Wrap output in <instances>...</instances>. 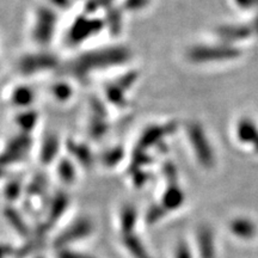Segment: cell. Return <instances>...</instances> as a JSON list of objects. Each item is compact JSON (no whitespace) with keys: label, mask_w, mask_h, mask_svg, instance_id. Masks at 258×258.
I'll return each mask as SVG.
<instances>
[{"label":"cell","mask_w":258,"mask_h":258,"mask_svg":"<svg viewBox=\"0 0 258 258\" xmlns=\"http://www.w3.org/2000/svg\"><path fill=\"white\" fill-rule=\"evenodd\" d=\"M185 60L189 63L198 66L208 64H224L234 62L241 59L243 50L240 47L231 46L222 42H207V43H195L186 48L184 51Z\"/></svg>","instance_id":"obj_1"},{"label":"cell","mask_w":258,"mask_h":258,"mask_svg":"<svg viewBox=\"0 0 258 258\" xmlns=\"http://www.w3.org/2000/svg\"><path fill=\"white\" fill-rule=\"evenodd\" d=\"M185 138L196 163L206 170L214 169L218 163L217 151L203 124L198 121L188 122L185 124Z\"/></svg>","instance_id":"obj_2"},{"label":"cell","mask_w":258,"mask_h":258,"mask_svg":"<svg viewBox=\"0 0 258 258\" xmlns=\"http://www.w3.org/2000/svg\"><path fill=\"white\" fill-rule=\"evenodd\" d=\"M129 53L123 47H110L106 49H97L88 51L76 60L73 69L80 76L93 73L96 71L112 69L115 63L127 62Z\"/></svg>","instance_id":"obj_3"},{"label":"cell","mask_w":258,"mask_h":258,"mask_svg":"<svg viewBox=\"0 0 258 258\" xmlns=\"http://www.w3.org/2000/svg\"><path fill=\"white\" fill-rule=\"evenodd\" d=\"M56 11L51 6H40L34 10L29 24V36L36 46L44 49L54 40L56 32Z\"/></svg>","instance_id":"obj_4"},{"label":"cell","mask_w":258,"mask_h":258,"mask_svg":"<svg viewBox=\"0 0 258 258\" xmlns=\"http://www.w3.org/2000/svg\"><path fill=\"white\" fill-rule=\"evenodd\" d=\"M57 61L55 56L47 51H35L22 56L17 62V71L22 74H36L42 72H49L55 69Z\"/></svg>","instance_id":"obj_5"},{"label":"cell","mask_w":258,"mask_h":258,"mask_svg":"<svg viewBox=\"0 0 258 258\" xmlns=\"http://www.w3.org/2000/svg\"><path fill=\"white\" fill-rule=\"evenodd\" d=\"M233 135L238 145L258 154V124L250 116H241L235 121Z\"/></svg>","instance_id":"obj_6"},{"label":"cell","mask_w":258,"mask_h":258,"mask_svg":"<svg viewBox=\"0 0 258 258\" xmlns=\"http://www.w3.org/2000/svg\"><path fill=\"white\" fill-rule=\"evenodd\" d=\"M214 32L218 41L235 47H239L238 44L254 37L250 24L243 23H227L219 25V27L215 28Z\"/></svg>","instance_id":"obj_7"},{"label":"cell","mask_w":258,"mask_h":258,"mask_svg":"<svg viewBox=\"0 0 258 258\" xmlns=\"http://www.w3.org/2000/svg\"><path fill=\"white\" fill-rule=\"evenodd\" d=\"M92 228L93 225L89 219H79L78 221L73 222L69 228H66V230L56 238L55 245L59 249H64L67 245L88 237V235L92 232Z\"/></svg>","instance_id":"obj_8"},{"label":"cell","mask_w":258,"mask_h":258,"mask_svg":"<svg viewBox=\"0 0 258 258\" xmlns=\"http://www.w3.org/2000/svg\"><path fill=\"white\" fill-rule=\"evenodd\" d=\"M8 102L10 105H12L17 110H23V109L31 108L34 104L35 91L30 88V85H25V84H16L11 85L8 90Z\"/></svg>","instance_id":"obj_9"},{"label":"cell","mask_w":258,"mask_h":258,"mask_svg":"<svg viewBox=\"0 0 258 258\" xmlns=\"http://www.w3.org/2000/svg\"><path fill=\"white\" fill-rule=\"evenodd\" d=\"M95 22L96 21L89 18H76V21L73 22L72 27L70 29V40L73 43H78V42L79 43H84L92 32H95L97 35V32L101 30V29H95Z\"/></svg>","instance_id":"obj_10"},{"label":"cell","mask_w":258,"mask_h":258,"mask_svg":"<svg viewBox=\"0 0 258 258\" xmlns=\"http://www.w3.org/2000/svg\"><path fill=\"white\" fill-rule=\"evenodd\" d=\"M185 196L183 190L177 185L176 182H173L166 191L164 192L163 199H161V207L164 208L165 212L176 211V209L180 208L184 203Z\"/></svg>","instance_id":"obj_11"},{"label":"cell","mask_w":258,"mask_h":258,"mask_svg":"<svg viewBox=\"0 0 258 258\" xmlns=\"http://www.w3.org/2000/svg\"><path fill=\"white\" fill-rule=\"evenodd\" d=\"M198 246L201 258H215L214 237L208 227H202L199 230Z\"/></svg>","instance_id":"obj_12"},{"label":"cell","mask_w":258,"mask_h":258,"mask_svg":"<svg viewBox=\"0 0 258 258\" xmlns=\"http://www.w3.org/2000/svg\"><path fill=\"white\" fill-rule=\"evenodd\" d=\"M230 228L232 233L238 238L243 239H251L256 234V225L247 218H235L231 221Z\"/></svg>","instance_id":"obj_13"},{"label":"cell","mask_w":258,"mask_h":258,"mask_svg":"<svg viewBox=\"0 0 258 258\" xmlns=\"http://www.w3.org/2000/svg\"><path fill=\"white\" fill-rule=\"evenodd\" d=\"M122 241H123V245L125 246V249L128 250V252L134 258H152L151 254L148 253L146 247H145V245L141 243V240L135 234H123Z\"/></svg>","instance_id":"obj_14"},{"label":"cell","mask_w":258,"mask_h":258,"mask_svg":"<svg viewBox=\"0 0 258 258\" xmlns=\"http://www.w3.org/2000/svg\"><path fill=\"white\" fill-rule=\"evenodd\" d=\"M138 220V213L133 206H124L120 213V225L123 234L133 233Z\"/></svg>","instance_id":"obj_15"},{"label":"cell","mask_w":258,"mask_h":258,"mask_svg":"<svg viewBox=\"0 0 258 258\" xmlns=\"http://www.w3.org/2000/svg\"><path fill=\"white\" fill-rule=\"evenodd\" d=\"M50 91L51 97L60 103H69L74 95V88L67 82H56L53 84Z\"/></svg>","instance_id":"obj_16"},{"label":"cell","mask_w":258,"mask_h":258,"mask_svg":"<svg viewBox=\"0 0 258 258\" xmlns=\"http://www.w3.org/2000/svg\"><path fill=\"white\" fill-rule=\"evenodd\" d=\"M77 172L74 171L73 164L69 161V163H61L59 164V177L66 184H72L76 179Z\"/></svg>","instance_id":"obj_17"},{"label":"cell","mask_w":258,"mask_h":258,"mask_svg":"<svg viewBox=\"0 0 258 258\" xmlns=\"http://www.w3.org/2000/svg\"><path fill=\"white\" fill-rule=\"evenodd\" d=\"M67 203H69V200L64 198V196H59L56 200H54L53 203H51L49 221H55V219H57L62 214Z\"/></svg>","instance_id":"obj_18"},{"label":"cell","mask_w":258,"mask_h":258,"mask_svg":"<svg viewBox=\"0 0 258 258\" xmlns=\"http://www.w3.org/2000/svg\"><path fill=\"white\" fill-rule=\"evenodd\" d=\"M8 218L10 222H11L12 226L15 227V230L19 232L21 234H27L28 233V227L27 225L24 224V221L22 220V218L19 217L17 213H15L14 211H10L8 212Z\"/></svg>","instance_id":"obj_19"},{"label":"cell","mask_w":258,"mask_h":258,"mask_svg":"<svg viewBox=\"0 0 258 258\" xmlns=\"http://www.w3.org/2000/svg\"><path fill=\"white\" fill-rule=\"evenodd\" d=\"M56 258H95V257L83 252H77V251H72L69 249H60V251L56 254Z\"/></svg>","instance_id":"obj_20"},{"label":"cell","mask_w":258,"mask_h":258,"mask_svg":"<svg viewBox=\"0 0 258 258\" xmlns=\"http://www.w3.org/2000/svg\"><path fill=\"white\" fill-rule=\"evenodd\" d=\"M233 4L239 10L243 11H249L258 8V0H232Z\"/></svg>","instance_id":"obj_21"},{"label":"cell","mask_w":258,"mask_h":258,"mask_svg":"<svg viewBox=\"0 0 258 258\" xmlns=\"http://www.w3.org/2000/svg\"><path fill=\"white\" fill-rule=\"evenodd\" d=\"M164 214H165V211H164V208L161 207V206L160 207H154L148 211L147 221L150 222V224H154V222L163 218Z\"/></svg>","instance_id":"obj_22"},{"label":"cell","mask_w":258,"mask_h":258,"mask_svg":"<svg viewBox=\"0 0 258 258\" xmlns=\"http://www.w3.org/2000/svg\"><path fill=\"white\" fill-rule=\"evenodd\" d=\"M175 258H191V253H190L188 245L184 243H179L177 245L175 251Z\"/></svg>","instance_id":"obj_23"},{"label":"cell","mask_w":258,"mask_h":258,"mask_svg":"<svg viewBox=\"0 0 258 258\" xmlns=\"http://www.w3.org/2000/svg\"><path fill=\"white\" fill-rule=\"evenodd\" d=\"M250 27L252 29L254 36H258V14L256 15V17L252 19V22L250 23Z\"/></svg>","instance_id":"obj_24"},{"label":"cell","mask_w":258,"mask_h":258,"mask_svg":"<svg viewBox=\"0 0 258 258\" xmlns=\"http://www.w3.org/2000/svg\"><path fill=\"white\" fill-rule=\"evenodd\" d=\"M38 258H42V257H38Z\"/></svg>","instance_id":"obj_25"}]
</instances>
